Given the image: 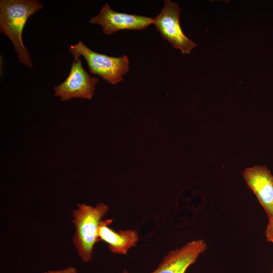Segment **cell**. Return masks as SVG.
<instances>
[{
  "label": "cell",
  "instance_id": "cell-11",
  "mask_svg": "<svg viewBox=\"0 0 273 273\" xmlns=\"http://www.w3.org/2000/svg\"><path fill=\"white\" fill-rule=\"evenodd\" d=\"M42 273H77L76 268L73 266H68L59 270H50Z\"/></svg>",
  "mask_w": 273,
  "mask_h": 273
},
{
  "label": "cell",
  "instance_id": "cell-8",
  "mask_svg": "<svg viewBox=\"0 0 273 273\" xmlns=\"http://www.w3.org/2000/svg\"><path fill=\"white\" fill-rule=\"evenodd\" d=\"M242 175L256 196L269 220L273 219V175L265 167L256 165L246 168Z\"/></svg>",
  "mask_w": 273,
  "mask_h": 273
},
{
  "label": "cell",
  "instance_id": "cell-2",
  "mask_svg": "<svg viewBox=\"0 0 273 273\" xmlns=\"http://www.w3.org/2000/svg\"><path fill=\"white\" fill-rule=\"evenodd\" d=\"M109 210V206L103 202L95 206L81 203L72 212V221L75 228L72 241L84 262H88L93 258L94 246L100 241L99 226Z\"/></svg>",
  "mask_w": 273,
  "mask_h": 273
},
{
  "label": "cell",
  "instance_id": "cell-9",
  "mask_svg": "<svg viewBox=\"0 0 273 273\" xmlns=\"http://www.w3.org/2000/svg\"><path fill=\"white\" fill-rule=\"evenodd\" d=\"M112 219L102 220L98 228V236L108 245L109 249L113 253L126 255L129 250L136 245L139 241L138 233L130 229L115 232L109 227Z\"/></svg>",
  "mask_w": 273,
  "mask_h": 273
},
{
  "label": "cell",
  "instance_id": "cell-10",
  "mask_svg": "<svg viewBox=\"0 0 273 273\" xmlns=\"http://www.w3.org/2000/svg\"><path fill=\"white\" fill-rule=\"evenodd\" d=\"M266 240L273 243V219L269 220L265 230Z\"/></svg>",
  "mask_w": 273,
  "mask_h": 273
},
{
  "label": "cell",
  "instance_id": "cell-4",
  "mask_svg": "<svg viewBox=\"0 0 273 273\" xmlns=\"http://www.w3.org/2000/svg\"><path fill=\"white\" fill-rule=\"evenodd\" d=\"M160 14L154 18L153 24L163 39L183 54H189L197 45L183 33L179 24L180 7L176 3L164 1Z\"/></svg>",
  "mask_w": 273,
  "mask_h": 273
},
{
  "label": "cell",
  "instance_id": "cell-1",
  "mask_svg": "<svg viewBox=\"0 0 273 273\" xmlns=\"http://www.w3.org/2000/svg\"><path fill=\"white\" fill-rule=\"evenodd\" d=\"M42 7L37 0L0 1V32L13 43L19 62L30 68L33 63L23 44V28L28 18Z\"/></svg>",
  "mask_w": 273,
  "mask_h": 273
},
{
  "label": "cell",
  "instance_id": "cell-6",
  "mask_svg": "<svg viewBox=\"0 0 273 273\" xmlns=\"http://www.w3.org/2000/svg\"><path fill=\"white\" fill-rule=\"evenodd\" d=\"M153 22L154 18L115 12L108 3L103 6L98 15L89 20L90 24L100 25L103 33L108 35L123 30H143Z\"/></svg>",
  "mask_w": 273,
  "mask_h": 273
},
{
  "label": "cell",
  "instance_id": "cell-3",
  "mask_svg": "<svg viewBox=\"0 0 273 273\" xmlns=\"http://www.w3.org/2000/svg\"><path fill=\"white\" fill-rule=\"evenodd\" d=\"M69 52L74 60L82 56L86 61L89 72L115 85L123 80V76L129 70V61L126 55L114 57L95 52L79 41L70 46Z\"/></svg>",
  "mask_w": 273,
  "mask_h": 273
},
{
  "label": "cell",
  "instance_id": "cell-5",
  "mask_svg": "<svg viewBox=\"0 0 273 273\" xmlns=\"http://www.w3.org/2000/svg\"><path fill=\"white\" fill-rule=\"evenodd\" d=\"M98 77L90 76L83 68L80 58L74 60L68 77L61 84L54 86L55 96L62 101L73 98L90 100L95 94Z\"/></svg>",
  "mask_w": 273,
  "mask_h": 273
},
{
  "label": "cell",
  "instance_id": "cell-7",
  "mask_svg": "<svg viewBox=\"0 0 273 273\" xmlns=\"http://www.w3.org/2000/svg\"><path fill=\"white\" fill-rule=\"evenodd\" d=\"M207 248L206 242L202 239L188 242L169 251L158 267L150 273H185Z\"/></svg>",
  "mask_w": 273,
  "mask_h": 273
},
{
  "label": "cell",
  "instance_id": "cell-12",
  "mask_svg": "<svg viewBox=\"0 0 273 273\" xmlns=\"http://www.w3.org/2000/svg\"><path fill=\"white\" fill-rule=\"evenodd\" d=\"M122 273H129L128 271L125 269L123 270Z\"/></svg>",
  "mask_w": 273,
  "mask_h": 273
},
{
  "label": "cell",
  "instance_id": "cell-13",
  "mask_svg": "<svg viewBox=\"0 0 273 273\" xmlns=\"http://www.w3.org/2000/svg\"><path fill=\"white\" fill-rule=\"evenodd\" d=\"M272 273H273V269H272Z\"/></svg>",
  "mask_w": 273,
  "mask_h": 273
}]
</instances>
